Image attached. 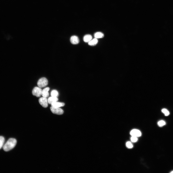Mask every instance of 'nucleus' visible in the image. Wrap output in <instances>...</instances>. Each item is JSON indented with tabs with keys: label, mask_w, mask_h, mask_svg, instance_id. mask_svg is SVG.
<instances>
[{
	"label": "nucleus",
	"mask_w": 173,
	"mask_h": 173,
	"mask_svg": "<svg viewBox=\"0 0 173 173\" xmlns=\"http://www.w3.org/2000/svg\"><path fill=\"white\" fill-rule=\"evenodd\" d=\"M16 140L14 138L9 139L4 146L3 148L5 151H8L13 149L17 143Z\"/></svg>",
	"instance_id": "nucleus-1"
},
{
	"label": "nucleus",
	"mask_w": 173,
	"mask_h": 173,
	"mask_svg": "<svg viewBox=\"0 0 173 173\" xmlns=\"http://www.w3.org/2000/svg\"><path fill=\"white\" fill-rule=\"evenodd\" d=\"M48 80L45 77L40 79L37 82L38 86L40 88H42L46 86L48 84Z\"/></svg>",
	"instance_id": "nucleus-2"
},
{
	"label": "nucleus",
	"mask_w": 173,
	"mask_h": 173,
	"mask_svg": "<svg viewBox=\"0 0 173 173\" xmlns=\"http://www.w3.org/2000/svg\"><path fill=\"white\" fill-rule=\"evenodd\" d=\"M50 109L52 112L54 114L61 115L63 113V110L59 107L51 106L50 107Z\"/></svg>",
	"instance_id": "nucleus-3"
},
{
	"label": "nucleus",
	"mask_w": 173,
	"mask_h": 173,
	"mask_svg": "<svg viewBox=\"0 0 173 173\" xmlns=\"http://www.w3.org/2000/svg\"><path fill=\"white\" fill-rule=\"evenodd\" d=\"M42 90L40 87H35L32 90V94L37 97H40L41 95Z\"/></svg>",
	"instance_id": "nucleus-4"
},
{
	"label": "nucleus",
	"mask_w": 173,
	"mask_h": 173,
	"mask_svg": "<svg viewBox=\"0 0 173 173\" xmlns=\"http://www.w3.org/2000/svg\"><path fill=\"white\" fill-rule=\"evenodd\" d=\"M40 104L43 107L46 108L48 106V100L46 98L42 97L39 99Z\"/></svg>",
	"instance_id": "nucleus-5"
},
{
	"label": "nucleus",
	"mask_w": 173,
	"mask_h": 173,
	"mask_svg": "<svg viewBox=\"0 0 173 173\" xmlns=\"http://www.w3.org/2000/svg\"><path fill=\"white\" fill-rule=\"evenodd\" d=\"M130 134L132 136L137 137L141 136L142 135L141 131L139 130L136 129L132 130L130 132Z\"/></svg>",
	"instance_id": "nucleus-6"
},
{
	"label": "nucleus",
	"mask_w": 173,
	"mask_h": 173,
	"mask_svg": "<svg viewBox=\"0 0 173 173\" xmlns=\"http://www.w3.org/2000/svg\"><path fill=\"white\" fill-rule=\"evenodd\" d=\"M70 41L71 43L74 44H78L79 42L78 37L76 36H73L70 38Z\"/></svg>",
	"instance_id": "nucleus-7"
},
{
	"label": "nucleus",
	"mask_w": 173,
	"mask_h": 173,
	"mask_svg": "<svg viewBox=\"0 0 173 173\" xmlns=\"http://www.w3.org/2000/svg\"><path fill=\"white\" fill-rule=\"evenodd\" d=\"M49 90V88L46 87L42 90L41 95L43 97L46 98L48 97L49 95L48 91Z\"/></svg>",
	"instance_id": "nucleus-8"
},
{
	"label": "nucleus",
	"mask_w": 173,
	"mask_h": 173,
	"mask_svg": "<svg viewBox=\"0 0 173 173\" xmlns=\"http://www.w3.org/2000/svg\"><path fill=\"white\" fill-rule=\"evenodd\" d=\"M51 106L56 107H60L63 106L65 105V104L63 103H61L55 102L51 103Z\"/></svg>",
	"instance_id": "nucleus-9"
},
{
	"label": "nucleus",
	"mask_w": 173,
	"mask_h": 173,
	"mask_svg": "<svg viewBox=\"0 0 173 173\" xmlns=\"http://www.w3.org/2000/svg\"><path fill=\"white\" fill-rule=\"evenodd\" d=\"M92 37L91 35L90 34L86 35L83 37V41L85 42L88 43L92 40Z\"/></svg>",
	"instance_id": "nucleus-10"
},
{
	"label": "nucleus",
	"mask_w": 173,
	"mask_h": 173,
	"mask_svg": "<svg viewBox=\"0 0 173 173\" xmlns=\"http://www.w3.org/2000/svg\"><path fill=\"white\" fill-rule=\"evenodd\" d=\"M48 102L49 104H51L52 103L57 101L58 99L57 97L51 96L49 97L48 99Z\"/></svg>",
	"instance_id": "nucleus-11"
},
{
	"label": "nucleus",
	"mask_w": 173,
	"mask_h": 173,
	"mask_svg": "<svg viewBox=\"0 0 173 173\" xmlns=\"http://www.w3.org/2000/svg\"><path fill=\"white\" fill-rule=\"evenodd\" d=\"M94 37L96 38H100L103 37L104 36V34L100 32H96L94 34Z\"/></svg>",
	"instance_id": "nucleus-12"
},
{
	"label": "nucleus",
	"mask_w": 173,
	"mask_h": 173,
	"mask_svg": "<svg viewBox=\"0 0 173 173\" xmlns=\"http://www.w3.org/2000/svg\"><path fill=\"white\" fill-rule=\"evenodd\" d=\"M98 43V40L97 38H95L91 40L88 43V44L90 46H95Z\"/></svg>",
	"instance_id": "nucleus-13"
},
{
	"label": "nucleus",
	"mask_w": 173,
	"mask_h": 173,
	"mask_svg": "<svg viewBox=\"0 0 173 173\" xmlns=\"http://www.w3.org/2000/svg\"><path fill=\"white\" fill-rule=\"evenodd\" d=\"M51 96L57 97L58 95V92L56 90H53L51 92Z\"/></svg>",
	"instance_id": "nucleus-14"
},
{
	"label": "nucleus",
	"mask_w": 173,
	"mask_h": 173,
	"mask_svg": "<svg viewBox=\"0 0 173 173\" xmlns=\"http://www.w3.org/2000/svg\"><path fill=\"white\" fill-rule=\"evenodd\" d=\"M5 139L2 136H0V149L2 148L4 144Z\"/></svg>",
	"instance_id": "nucleus-15"
},
{
	"label": "nucleus",
	"mask_w": 173,
	"mask_h": 173,
	"mask_svg": "<svg viewBox=\"0 0 173 173\" xmlns=\"http://www.w3.org/2000/svg\"><path fill=\"white\" fill-rule=\"evenodd\" d=\"M157 124L159 126L162 127L165 125L166 124V123L164 121L161 120L158 122Z\"/></svg>",
	"instance_id": "nucleus-16"
},
{
	"label": "nucleus",
	"mask_w": 173,
	"mask_h": 173,
	"mask_svg": "<svg viewBox=\"0 0 173 173\" xmlns=\"http://www.w3.org/2000/svg\"><path fill=\"white\" fill-rule=\"evenodd\" d=\"M162 112L164 113L165 115L166 116H167L169 115L170 114L169 111L166 109L163 108L161 110Z\"/></svg>",
	"instance_id": "nucleus-17"
},
{
	"label": "nucleus",
	"mask_w": 173,
	"mask_h": 173,
	"mask_svg": "<svg viewBox=\"0 0 173 173\" xmlns=\"http://www.w3.org/2000/svg\"><path fill=\"white\" fill-rule=\"evenodd\" d=\"M126 147L128 148H131L133 147V145L132 143L130 142H127L126 144Z\"/></svg>",
	"instance_id": "nucleus-18"
},
{
	"label": "nucleus",
	"mask_w": 173,
	"mask_h": 173,
	"mask_svg": "<svg viewBox=\"0 0 173 173\" xmlns=\"http://www.w3.org/2000/svg\"><path fill=\"white\" fill-rule=\"evenodd\" d=\"M130 140L131 141L133 142H137L138 140V138L137 137L132 136L130 138Z\"/></svg>",
	"instance_id": "nucleus-19"
},
{
	"label": "nucleus",
	"mask_w": 173,
	"mask_h": 173,
	"mask_svg": "<svg viewBox=\"0 0 173 173\" xmlns=\"http://www.w3.org/2000/svg\"><path fill=\"white\" fill-rule=\"evenodd\" d=\"M170 173H173V171H172Z\"/></svg>",
	"instance_id": "nucleus-20"
}]
</instances>
